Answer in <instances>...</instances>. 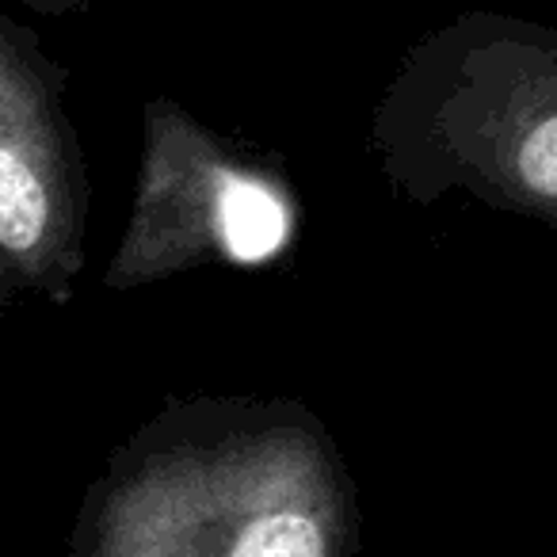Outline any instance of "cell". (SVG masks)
<instances>
[{"label": "cell", "instance_id": "1", "mask_svg": "<svg viewBox=\"0 0 557 557\" xmlns=\"http://www.w3.org/2000/svg\"><path fill=\"white\" fill-rule=\"evenodd\" d=\"M356 481L295 397H184L81 496L70 557H356Z\"/></svg>", "mask_w": 557, "mask_h": 557}, {"label": "cell", "instance_id": "2", "mask_svg": "<svg viewBox=\"0 0 557 557\" xmlns=\"http://www.w3.org/2000/svg\"><path fill=\"white\" fill-rule=\"evenodd\" d=\"M295 233L287 172L161 96L146 103L131 218L103 287L134 290L199 268H260L287 252Z\"/></svg>", "mask_w": 557, "mask_h": 557}, {"label": "cell", "instance_id": "3", "mask_svg": "<svg viewBox=\"0 0 557 557\" xmlns=\"http://www.w3.org/2000/svg\"><path fill=\"white\" fill-rule=\"evenodd\" d=\"M88 207L65 70L32 27L0 16V313L24 298L70 302L88 260Z\"/></svg>", "mask_w": 557, "mask_h": 557}]
</instances>
